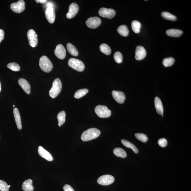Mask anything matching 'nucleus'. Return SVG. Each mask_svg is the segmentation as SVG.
Listing matches in <instances>:
<instances>
[{
    "label": "nucleus",
    "instance_id": "nucleus-39",
    "mask_svg": "<svg viewBox=\"0 0 191 191\" xmlns=\"http://www.w3.org/2000/svg\"><path fill=\"white\" fill-rule=\"evenodd\" d=\"M46 6L47 8H53V3H51V2H48V3H46Z\"/></svg>",
    "mask_w": 191,
    "mask_h": 191
},
{
    "label": "nucleus",
    "instance_id": "nucleus-12",
    "mask_svg": "<svg viewBox=\"0 0 191 191\" xmlns=\"http://www.w3.org/2000/svg\"><path fill=\"white\" fill-rule=\"evenodd\" d=\"M56 57L60 59L63 60L66 57V50L62 45L58 44L55 50Z\"/></svg>",
    "mask_w": 191,
    "mask_h": 191
},
{
    "label": "nucleus",
    "instance_id": "nucleus-29",
    "mask_svg": "<svg viewBox=\"0 0 191 191\" xmlns=\"http://www.w3.org/2000/svg\"><path fill=\"white\" fill-rule=\"evenodd\" d=\"M88 92V90L86 89L78 90L75 92L74 97L76 99L80 98L86 95Z\"/></svg>",
    "mask_w": 191,
    "mask_h": 191
},
{
    "label": "nucleus",
    "instance_id": "nucleus-9",
    "mask_svg": "<svg viewBox=\"0 0 191 191\" xmlns=\"http://www.w3.org/2000/svg\"><path fill=\"white\" fill-rule=\"evenodd\" d=\"M99 14L103 17L108 19L113 18L116 15V12L113 9L105 8H101L99 10Z\"/></svg>",
    "mask_w": 191,
    "mask_h": 191
},
{
    "label": "nucleus",
    "instance_id": "nucleus-6",
    "mask_svg": "<svg viewBox=\"0 0 191 191\" xmlns=\"http://www.w3.org/2000/svg\"><path fill=\"white\" fill-rule=\"evenodd\" d=\"M10 8L13 12L17 13H21L25 10V2L23 0H20L16 3L11 4Z\"/></svg>",
    "mask_w": 191,
    "mask_h": 191
},
{
    "label": "nucleus",
    "instance_id": "nucleus-15",
    "mask_svg": "<svg viewBox=\"0 0 191 191\" xmlns=\"http://www.w3.org/2000/svg\"><path fill=\"white\" fill-rule=\"evenodd\" d=\"M112 95L114 99L118 103L122 104L124 102L126 97L123 92L114 90L112 92Z\"/></svg>",
    "mask_w": 191,
    "mask_h": 191
},
{
    "label": "nucleus",
    "instance_id": "nucleus-37",
    "mask_svg": "<svg viewBox=\"0 0 191 191\" xmlns=\"http://www.w3.org/2000/svg\"><path fill=\"white\" fill-rule=\"evenodd\" d=\"M64 191H75L70 185H65L64 187Z\"/></svg>",
    "mask_w": 191,
    "mask_h": 191
},
{
    "label": "nucleus",
    "instance_id": "nucleus-21",
    "mask_svg": "<svg viewBox=\"0 0 191 191\" xmlns=\"http://www.w3.org/2000/svg\"><path fill=\"white\" fill-rule=\"evenodd\" d=\"M32 179H28L24 181L22 185V189L24 191H33L34 187L32 185Z\"/></svg>",
    "mask_w": 191,
    "mask_h": 191
},
{
    "label": "nucleus",
    "instance_id": "nucleus-33",
    "mask_svg": "<svg viewBox=\"0 0 191 191\" xmlns=\"http://www.w3.org/2000/svg\"><path fill=\"white\" fill-rule=\"evenodd\" d=\"M136 138L138 139V140L141 142L144 143L146 142L148 140V138L145 134H140V133H137L135 134Z\"/></svg>",
    "mask_w": 191,
    "mask_h": 191
},
{
    "label": "nucleus",
    "instance_id": "nucleus-31",
    "mask_svg": "<svg viewBox=\"0 0 191 191\" xmlns=\"http://www.w3.org/2000/svg\"><path fill=\"white\" fill-rule=\"evenodd\" d=\"M175 61L174 58L171 57L165 58L163 61V64L165 67H170L174 64Z\"/></svg>",
    "mask_w": 191,
    "mask_h": 191
},
{
    "label": "nucleus",
    "instance_id": "nucleus-42",
    "mask_svg": "<svg viewBox=\"0 0 191 191\" xmlns=\"http://www.w3.org/2000/svg\"><path fill=\"white\" fill-rule=\"evenodd\" d=\"M10 185H8V187L9 188L10 187Z\"/></svg>",
    "mask_w": 191,
    "mask_h": 191
},
{
    "label": "nucleus",
    "instance_id": "nucleus-30",
    "mask_svg": "<svg viewBox=\"0 0 191 191\" xmlns=\"http://www.w3.org/2000/svg\"><path fill=\"white\" fill-rule=\"evenodd\" d=\"M161 16L166 20L170 21H174L177 19V17L174 15H173L169 13L163 12L161 13Z\"/></svg>",
    "mask_w": 191,
    "mask_h": 191
},
{
    "label": "nucleus",
    "instance_id": "nucleus-11",
    "mask_svg": "<svg viewBox=\"0 0 191 191\" xmlns=\"http://www.w3.org/2000/svg\"><path fill=\"white\" fill-rule=\"evenodd\" d=\"M79 8L77 4L72 3L69 6V11L67 13L66 17L68 19H71L75 17L78 13Z\"/></svg>",
    "mask_w": 191,
    "mask_h": 191
},
{
    "label": "nucleus",
    "instance_id": "nucleus-2",
    "mask_svg": "<svg viewBox=\"0 0 191 191\" xmlns=\"http://www.w3.org/2000/svg\"><path fill=\"white\" fill-rule=\"evenodd\" d=\"M62 84L59 78L56 79L53 83V86L49 91V95L51 98H54L57 97L62 90Z\"/></svg>",
    "mask_w": 191,
    "mask_h": 191
},
{
    "label": "nucleus",
    "instance_id": "nucleus-13",
    "mask_svg": "<svg viewBox=\"0 0 191 191\" xmlns=\"http://www.w3.org/2000/svg\"><path fill=\"white\" fill-rule=\"evenodd\" d=\"M45 15L47 20L49 23L52 24L55 20L56 15L54 9L53 8H46Z\"/></svg>",
    "mask_w": 191,
    "mask_h": 191
},
{
    "label": "nucleus",
    "instance_id": "nucleus-34",
    "mask_svg": "<svg viewBox=\"0 0 191 191\" xmlns=\"http://www.w3.org/2000/svg\"><path fill=\"white\" fill-rule=\"evenodd\" d=\"M114 58L115 61L118 64L122 62L123 57L122 54L120 52L117 51L114 53Z\"/></svg>",
    "mask_w": 191,
    "mask_h": 191
},
{
    "label": "nucleus",
    "instance_id": "nucleus-27",
    "mask_svg": "<svg viewBox=\"0 0 191 191\" xmlns=\"http://www.w3.org/2000/svg\"><path fill=\"white\" fill-rule=\"evenodd\" d=\"M57 119L58 121V125L61 127L62 125L64 124L65 122V118H66V113L64 111L60 112L58 114Z\"/></svg>",
    "mask_w": 191,
    "mask_h": 191
},
{
    "label": "nucleus",
    "instance_id": "nucleus-10",
    "mask_svg": "<svg viewBox=\"0 0 191 191\" xmlns=\"http://www.w3.org/2000/svg\"><path fill=\"white\" fill-rule=\"evenodd\" d=\"M101 23V21L99 18L97 17L89 18L86 22V25L88 28L95 29L99 26Z\"/></svg>",
    "mask_w": 191,
    "mask_h": 191
},
{
    "label": "nucleus",
    "instance_id": "nucleus-20",
    "mask_svg": "<svg viewBox=\"0 0 191 191\" xmlns=\"http://www.w3.org/2000/svg\"><path fill=\"white\" fill-rule=\"evenodd\" d=\"M166 33L168 36L178 37L182 35L183 31L181 30H177V29H172L166 31Z\"/></svg>",
    "mask_w": 191,
    "mask_h": 191
},
{
    "label": "nucleus",
    "instance_id": "nucleus-41",
    "mask_svg": "<svg viewBox=\"0 0 191 191\" xmlns=\"http://www.w3.org/2000/svg\"><path fill=\"white\" fill-rule=\"evenodd\" d=\"M1 82H0V92H1Z\"/></svg>",
    "mask_w": 191,
    "mask_h": 191
},
{
    "label": "nucleus",
    "instance_id": "nucleus-28",
    "mask_svg": "<svg viewBox=\"0 0 191 191\" xmlns=\"http://www.w3.org/2000/svg\"><path fill=\"white\" fill-rule=\"evenodd\" d=\"M100 50L102 53L105 55H108L111 53V49L110 47L106 44L103 43L100 47Z\"/></svg>",
    "mask_w": 191,
    "mask_h": 191
},
{
    "label": "nucleus",
    "instance_id": "nucleus-8",
    "mask_svg": "<svg viewBox=\"0 0 191 191\" xmlns=\"http://www.w3.org/2000/svg\"><path fill=\"white\" fill-rule=\"evenodd\" d=\"M115 181L114 177L112 175L107 174L103 175L97 179V182L100 185H107L113 183Z\"/></svg>",
    "mask_w": 191,
    "mask_h": 191
},
{
    "label": "nucleus",
    "instance_id": "nucleus-23",
    "mask_svg": "<svg viewBox=\"0 0 191 191\" xmlns=\"http://www.w3.org/2000/svg\"><path fill=\"white\" fill-rule=\"evenodd\" d=\"M67 48L68 52L72 56L77 57L78 55V52L77 49L71 43H68L67 44Z\"/></svg>",
    "mask_w": 191,
    "mask_h": 191
},
{
    "label": "nucleus",
    "instance_id": "nucleus-32",
    "mask_svg": "<svg viewBox=\"0 0 191 191\" xmlns=\"http://www.w3.org/2000/svg\"><path fill=\"white\" fill-rule=\"evenodd\" d=\"M7 67L8 68L13 71L18 72L20 70L19 65L16 63H10L8 64Z\"/></svg>",
    "mask_w": 191,
    "mask_h": 191
},
{
    "label": "nucleus",
    "instance_id": "nucleus-16",
    "mask_svg": "<svg viewBox=\"0 0 191 191\" xmlns=\"http://www.w3.org/2000/svg\"><path fill=\"white\" fill-rule=\"evenodd\" d=\"M38 152L40 156L42 158L46 160L49 161L53 160V158L51 154L48 152L42 146H39L38 147Z\"/></svg>",
    "mask_w": 191,
    "mask_h": 191
},
{
    "label": "nucleus",
    "instance_id": "nucleus-24",
    "mask_svg": "<svg viewBox=\"0 0 191 191\" xmlns=\"http://www.w3.org/2000/svg\"><path fill=\"white\" fill-rule=\"evenodd\" d=\"M121 143H122L125 146L128 148H131L135 153H138V148H137L133 144L125 140H121Z\"/></svg>",
    "mask_w": 191,
    "mask_h": 191
},
{
    "label": "nucleus",
    "instance_id": "nucleus-14",
    "mask_svg": "<svg viewBox=\"0 0 191 191\" xmlns=\"http://www.w3.org/2000/svg\"><path fill=\"white\" fill-rule=\"evenodd\" d=\"M135 54V59L137 60H141L145 57L147 55V52L143 47L138 46L136 47Z\"/></svg>",
    "mask_w": 191,
    "mask_h": 191
},
{
    "label": "nucleus",
    "instance_id": "nucleus-40",
    "mask_svg": "<svg viewBox=\"0 0 191 191\" xmlns=\"http://www.w3.org/2000/svg\"><path fill=\"white\" fill-rule=\"evenodd\" d=\"M35 1L37 3L44 4L47 1L46 0H36Z\"/></svg>",
    "mask_w": 191,
    "mask_h": 191
},
{
    "label": "nucleus",
    "instance_id": "nucleus-17",
    "mask_svg": "<svg viewBox=\"0 0 191 191\" xmlns=\"http://www.w3.org/2000/svg\"><path fill=\"white\" fill-rule=\"evenodd\" d=\"M19 85L25 93L30 94L31 93V86L29 83L24 79L21 78L18 81Z\"/></svg>",
    "mask_w": 191,
    "mask_h": 191
},
{
    "label": "nucleus",
    "instance_id": "nucleus-36",
    "mask_svg": "<svg viewBox=\"0 0 191 191\" xmlns=\"http://www.w3.org/2000/svg\"><path fill=\"white\" fill-rule=\"evenodd\" d=\"M158 143L161 147H165L167 145V141L165 138H161L158 140Z\"/></svg>",
    "mask_w": 191,
    "mask_h": 191
},
{
    "label": "nucleus",
    "instance_id": "nucleus-26",
    "mask_svg": "<svg viewBox=\"0 0 191 191\" xmlns=\"http://www.w3.org/2000/svg\"><path fill=\"white\" fill-rule=\"evenodd\" d=\"M131 26L132 30L135 33H140L141 27V24L140 22L134 20L132 22Z\"/></svg>",
    "mask_w": 191,
    "mask_h": 191
},
{
    "label": "nucleus",
    "instance_id": "nucleus-3",
    "mask_svg": "<svg viewBox=\"0 0 191 191\" xmlns=\"http://www.w3.org/2000/svg\"><path fill=\"white\" fill-rule=\"evenodd\" d=\"M40 68L45 72L49 73L53 68V64L49 58L46 56H42L39 60Z\"/></svg>",
    "mask_w": 191,
    "mask_h": 191
},
{
    "label": "nucleus",
    "instance_id": "nucleus-7",
    "mask_svg": "<svg viewBox=\"0 0 191 191\" xmlns=\"http://www.w3.org/2000/svg\"><path fill=\"white\" fill-rule=\"evenodd\" d=\"M27 35L30 46L33 48L36 46L38 43V35L35 31L32 29L29 30Z\"/></svg>",
    "mask_w": 191,
    "mask_h": 191
},
{
    "label": "nucleus",
    "instance_id": "nucleus-1",
    "mask_svg": "<svg viewBox=\"0 0 191 191\" xmlns=\"http://www.w3.org/2000/svg\"><path fill=\"white\" fill-rule=\"evenodd\" d=\"M100 134V130L96 128H90L83 132L81 138L83 141H88L97 138Z\"/></svg>",
    "mask_w": 191,
    "mask_h": 191
},
{
    "label": "nucleus",
    "instance_id": "nucleus-38",
    "mask_svg": "<svg viewBox=\"0 0 191 191\" xmlns=\"http://www.w3.org/2000/svg\"><path fill=\"white\" fill-rule=\"evenodd\" d=\"M4 38V32L3 30L0 29V43Z\"/></svg>",
    "mask_w": 191,
    "mask_h": 191
},
{
    "label": "nucleus",
    "instance_id": "nucleus-19",
    "mask_svg": "<svg viewBox=\"0 0 191 191\" xmlns=\"http://www.w3.org/2000/svg\"><path fill=\"white\" fill-rule=\"evenodd\" d=\"M155 107L156 111L159 114H162L163 112V108L161 101L158 97H155L154 100Z\"/></svg>",
    "mask_w": 191,
    "mask_h": 191
},
{
    "label": "nucleus",
    "instance_id": "nucleus-25",
    "mask_svg": "<svg viewBox=\"0 0 191 191\" xmlns=\"http://www.w3.org/2000/svg\"><path fill=\"white\" fill-rule=\"evenodd\" d=\"M118 32L123 37H127L129 35V30L127 26L121 25L118 28Z\"/></svg>",
    "mask_w": 191,
    "mask_h": 191
},
{
    "label": "nucleus",
    "instance_id": "nucleus-22",
    "mask_svg": "<svg viewBox=\"0 0 191 191\" xmlns=\"http://www.w3.org/2000/svg\"><path fill=\"white\" fill-rule=\"evenodd\" d=\"M113 153L116 156L123 158H125L127 156V154L125 150L120 148H115L113 150Z\"/></svg>",
    "mask_w": 191,
    "mask_h": 191
},
{
    "label": "nucleus",
    "instance_id": "nucleus-4",
    "mask_svg": "<svg viewBox=\"0 0 191 191\" xmlns=\"http://www.w3.org/2000/svg\"><path fill=\"white\" fill-rule=\"evenodd\" d=\"M69 66L75 70L79 72L84 70L85 65L81 61L75 58H71L68 61Z\"/></svg>",
    "mask_w": 191,
    "mask_h": 191
},
{
    "label": "nucleus",
    "instance_id": "nucleus-35",
    "mask_svg": "<svg viewBox=\"0 0 191 191\" xmlns=\"http://www.w3.org/2000/svg\"><path fill=\"white\" fill-rule=\"evenodd\" d=\"M0 190L1 191H9V190L7 183L1 180H0Z\"/></svg>",
    "mask_w": 191,
    "mask_h": 191
},
{
    "label": "nucleus",
    "instance_id": "nucleus-43",
    "mask_svg": "<svg viewBox=\"0 0 191 191\" xmlns=\"http://www.w3.org/2000/svg\"><path fill=\"white\" fill-rule=\"evenodd\" d=\"M13 107H15V105H13Z\"/></svg>",
    "mask_w": 191,
    "mask_h": 191
},
{
    "label": "nucleus",
    "instance_id": "nucleus-18",
    "mask_svg": "<svg viewBox=\"0 0 191 191\" xmlns=\"http://www.w3.org/2000/svg\"><path fill=\"white\" fill-rule=\"evenodd\" d=\"M13 113L17 128L19 130H21L22 128V123L19 110L15 108L13 109Z\"/></svg>",
    "mask_w": 191,
    "mask_h": 191
},
{
    "label": "nucleus",
    "instance_id": "nucleus-5",
    "mask_svg": "<svg viewBox=\"0 0 191 191\" xmlns=\"http://www.w3.org/2000/svg\"><path fill=\"white\" fill-rule=\"evenodd\" d=\"M95 113L101 118H107L111 116V111L107 107L102 105H98L95 108Z\"/></svg>",
    "mask_w": 191,
    "mask_h": 191
}]
</instances>
